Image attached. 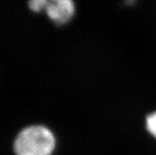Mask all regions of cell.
Returning <instances> with one entry per match:
<instances>
[{
  "mask_svg": "<svg viewBox=\"0 0 156 155\" xmlns=\"http://www.w3.org/2000/svg\"><path fill=\"white\" fill-rule=\"evenodd\" d=\"M55 138L48 128L32 126L20 132L14 143L17 155H51L55 148Z\"/></svg>",
  "mask_w": 156,
  "mask_h": 155,
  "instance_id": "obj_1",
  "label": "cell"
},
{
  "mask_svg": "<svg viewBox=\"0 0 156 155\" xmlns=\"http://www.w3.org/2000/svg\"><path fill=\"white\" fill-rule=\"evenodd\" d=\"M45 10L52 21L58 24H64L73 16L75 6L71 0L48 1Z\"/></svg>",
  "mask_w": 156,
  "mask_h": 155,
  "instance_id": "obj_2",
  "label": "cell"
},
{
  "mask_svg": "<svg viewBox=\"0 0 156 155\" xmlns=\"http://www.w3.org/2000/svg\"><path fill=\"white\" fill-rule=\"evenodd\" d=\"M147 128L154 138H156V112L147 117Z\"/></svg>",
  "mask_w": 156,
  "mask_h": 155,
  "instance_id": "obj_3",
  "label": "cell"
},
{
  "mask_svg": "<svg viewBox=\"0 0 156 155\" xmlns=\"http://www.w3.org/2000/svg\"><path fill=\"white\" fill-rule=\"evenodd\" d=\"M48 1L45 0H34L29 2V6L32 10L35 12H39L43 9H45Z\"/></svg>",
  "mask_w": 156,
  "mask_h": 155,
  "instance_id": "obj_4",
  "label": "cell"
}]
</instances>
